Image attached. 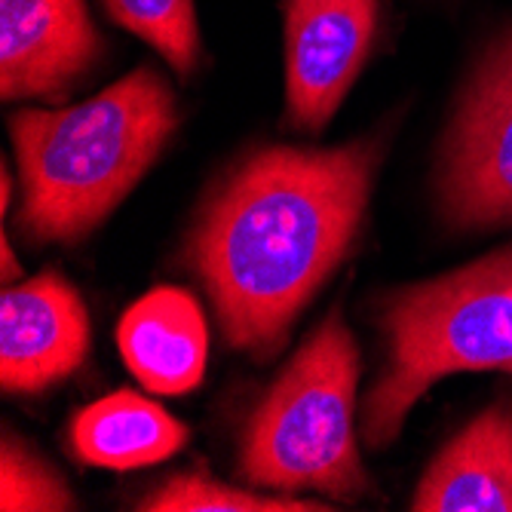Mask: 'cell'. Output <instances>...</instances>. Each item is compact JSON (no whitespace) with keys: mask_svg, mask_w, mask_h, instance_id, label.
I'll return each instance as SVG.
<instances>
[{"mask_svg":"<svg viewBox=\"0 0 512 512\" xmlns=\"http://www.w3.org/2000/svg\"><path fill=\"white\" fill-rule=\"evenodd\" d=\"M378 157V142L267 148L230 172L191 237V264L230 347L255 359L279 350L350 252Z\"/></svg>","mask_w":512,"mask_h":512,"instance_id":"cell-1","label":"cell"},{"mask_svg":"<svg viewBox=\"0 0 512 512\" xmlns=\"http://www.w3.org/2000/svg\"><path fill=\"white\" fill-rule=\"evenodd\" d=\"M175 126V92L148 65L83 105L13 114L22 230L34 243L86 237L151 169Z\"/></svg>","mask_w":512,"mask_h":512,"instance_id":"cell-2","label":"cell"},{"mask_svg":"<svg viewBox=\"0 0 512 512\" xmlns=\"http://www.w3.org/2000/svg\"><path fill=\"white\" fill-rule=\"evenodd\" d=\"M359 350L338 310L307 338L243 433L237 476L273 494L319 491L335 500L368 494L353 439Z\"/></svg>","mask_w":512,"mask_h":512,"instance_id":"cell-3","label":"cell"},{"mask_svg":"<svg viewBox=\"0 0 512 512\" xmlns=\"http://www.w3.org/2000/svg\"><path fill=\"white\" fill-rule=\"evenodd\" d=\"M381 322L390 362L365 402L362 433L371 448L399 436L436 381L457 371L512 375V292L494 255L390 295Z\"/></svg>","mask_w":512,"mask_h":512,"instance_id":"cell-4","label":"cell"},{"mask_svg":"<svg viewBox=\"0 0 512 512\" xmlns=\"http://www.w3.org/2000/svg\"><path fill=\"white\" fill-rule=\"evenodd\" d=\"M436 188L451 227L512 224V28L488 46L463 86Z\"/></svg>","mask_w":512,"mask_h":512,"instance_id":"cell-5","label":"cell"},{"mask_svg":"<svg viewBox=\"0 0 512 512\" xmlns=\"http://www.w3.org/2000/svg\"><path fill=\"white\" fill-rule=\"evenodd\" d=\"M283 13L289 123L319 132L368 59L381 0H283Z\"/></svg>","mask_w":512,"mask_h":512,"instance_id":"cell-6","label":"cell"},{"mask_svg":"<svg viewBox=\"0 0 512 512\" xmlns=\"http://www.w3.org/2000/svg\"><path fill=\"white\" fill-rule=\"evenodd\" d=\"M86 0H0V96L62 102L99 62Z\"/></svg>","mask_w":512,"mask_h":512,"instance_id":"cell-7","label":"cell"},{"mask_svg":"<svg viewBox=\"0 0 512 512\" xmlns=\"http://www.w3.org/2000/svg\"><path fill=\"white\" fill-rule=\"evenodd\" d=\"M89 353V316L68 279L40 273L0 298V384L40 393L74 375Z\"/></svg>","mask_w":512,"mask_h":512,"instance_id":"cell-8","label":"cell"},{"mask_svg":"<svg viewBox=\"0 0 512 512\" xmlns=\"http://www.w3.org/2000/svg\"><path fill=\"white\" fill-rule=\"evenodd\" d=\"M414 512H512V396L488 405L430 463Z\"/></svg>","mask_w":512,"mask_h":512,"instance_id":"cell-9","label":"cell"},{"mask_svg":"<svg viewBox=\"0 0 512 512\" xmlns=\"http://www.w3.org/2000/svg\"><path fill=\"white\" fill-rule=\"evenodd\" d=\"M132 375L160 396H181L203 381L209 335L197 301L181 289H154L135 301L117 329Z\"/></svg>","mask_w":512,"mask_h":512,"instance_id":"cell-10","label":"cell"},{"mask_svg":"<svg viewBox=\"0 0 512 512\" xmlns=\"http://www.w3.org/2000/svg\"><path fill=\"white\" fill-rule=\"evenodd\" d=\"M71 448L83 463L105 470H138L172 457L188 442V427L157 402L132 390L86 405L71 421Z\"/></svg>","mask_w":512,"mask_h":512,"instance_id":"cell-11","label":"cell"},{"mask_svg":"<svg viewBox=\"0 0 512 512\" xmlns=\"http://www.w3.org/2000/svg\"><path fill=\"white\" fill-rule=\"evenodd\" d=\"M105 10L111 22L148 40L175 74H194L200 62L194 0H105Z\"/></svg>","mask_w":512,"mask_h":512,"instance_id":"cell-12","label":"cell"},{"mask_svg":"<svg viewBox=\"0 0 512 512\" xmlns=\"http://www.w3.org/2000/svg\"><path fill=\"white\" fill-rule=\"evenodd\" d=\"M138 509L145 512H325L332 506L292 497V494H255L240 485L218 482L206 473H181L151 491Z\"/></svg>","mask_w":512,"mask_h":512,"instance_id":"cell-13","label":"cell"},{"mask_svg":"<svg viewBox=\"0 0 512 512\" xmlns=\"http://www.w3.org/2000/svg\"><path fill=\"white\" fill-rule=\"evenodd\" d=\"M0 509L4 512H65L77 509L68 485L25 442L4 433L0 448Z\"/></svg>","mask_w":512,"mask_h":512,"instance_id":"cell-14","label":"cell"},{"mask_svg":"<svg viewBox=\"0 0 512 512\" xmlns=\"http://www.w3.org/2000/svg\"><path fill=\"white\" fill-rule=\"evenodd\" d=\"M0 276H4V286H13L16 279L22 276V267H19V261H16V255H13V246H10V237H4L0 240Z\"/></svg>","mask_w":512,"mask_h":512,"instance_id":"cell-15","label":"cell"},{"mask_svg":"<svg viewBox=\"0 0 512 512\" xmlns=\"http://www.w3.org/2000/svg\"><path fill=\"white\" fill-rule=\"evenodd\" d=\"M494 255V261H497V267H500V273H503V279H506V286H509V292H512V246H503V249H497V252H491Z\"/></svg>","mask_w":512,"mask_h":512,"instance_id":"cell-16","label":"cell"},{"mask_svg":"<svg viewBox=\"0 0 512 512\" xmlns=\"http://www.w3.org/2000/svg\"><path fill=\"white\" fill-rule=\"evenodd\" d=\"M10 194H13V184H10V172L4 166V175H0V209H10Z\"/></svg>","mask_w":512,"mask_h":512,"instance_id":"cell-17","label":"cell"}]
</instances>
